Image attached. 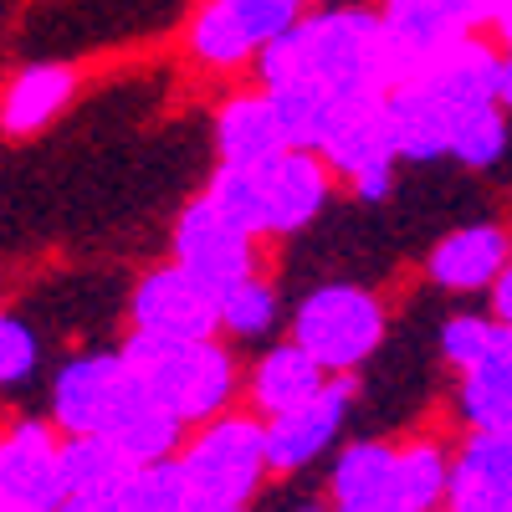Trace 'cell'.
I'll list each match as a JSON object with an SVG mask.
<instances>
[{"label":"cell","mask_w":512,"mask_h":512,"mask_svg":"<svg viewBox=\"0 0 512 512\" xmlns=\"http://www.w3.org/2000/svg\"><path fill=\"white\" fill-rule=\"evenodd\" d=\"M292 512H333V502H303V507H292Z\"/></svg>","instance_id":"obj_35"},{"label":"cell","mask_w":512,"mask_h":512,"mask_svg":"<svg viewBox=\"0 0 512 512\" xmlns=\"http://www.w3.org/2000/svg\"><path fill=\"white\" fill-rule=\"evenodd\" d=\"M502 108L512 113V52H507V72H502Z\"/></svg>","instance_id":"obj_34"},{"label":"cell","mask_w":512,"mask_h":512,"mask_svg":"<svg viewBox=\"0 0 512 512\" xmlns=\"http://www.w3.org/2000/svg\"><path fill=\"white\" fill-rule=\"evenodd\" d=\"M256 180H262L267 241H287L297 231H308L338 190V175L318 149H282L277 159L256 164Z\"/></svg>","instance_id":"obj_11"},{"label":"cell","mask_w":512,"mask_h":512,"mask_svg":"<svg viewBox=\"0 0 512 512\" xmlns=\"http://www.w3.org/2000/svg\"><path fill=\"white\" fill-rule=\"evenodd\" d=\"M395 461H400V446H390V441L344 446L338 461H333V477H328L333 512H384V507H395Z\"/></svg>","instance_id":"obj_20"},{"label":"cell","mask_w":512,"mask_h":512,"mask_svg":"<svg viewBox=\"0 0 512 512\" xmlns=\"http://www.w3.org/2000/svg\"><path fill=\"white\" fill-rule=\"evenodd\" d=\"M313 6L308 0H200L185 26V52L205 72L256 67L277 36H287Z\"/></svg>","instance_id":"obj_6"},{"label":"cell","mask_w":512,"mask_h":512,"mask_svg":"<svg viewBox=\"0 0 512 512\" xmlns=\"http://www.w3.org/2000/svg\"><path fill=\"white\" fill-rule=\"evenodd\" d=\"M180 472L195 497L216 502H251L272 477L267 461V420L256 410H226L216 420L195 425L180 446Z\"/></svg>","instance_id":"obj_4"},{"label":"cell","mask_w":512,"mask_h":512,"mask_svg":"<svg viewBox=\"0 0 512 512\" xmlns=\"http://www.w3.org/2000/svg\"><path fill=\"white\" fill-rule=\"evenodd\" d=\"M62 431L52 415H11L0 436V512H62Z\"/></svg>","instance_id":"obj_9"},{"label":"cell","mask_w":512,"mask_h":512,"mask_svg":"<svg viewBox=\"0 0 512 512\" xmlns=\"http://www.w3.org/2000/svg\"><path fill=\"white\" fill-rule=\"evenodd\" d=\"M507 256H512V231L507 226H497V221L456 226L431 246L425 277H431V287H441L451 297H477V292H492V282L507 267Z\"/></svg>","instance_id":"obj_13"},{"label":"cell","mask_w":512,"mask_h":512,"mask_svg":"<svg viewBox=\"0 0 512 512\" xmlns=\"http://www.w3.org/2000/svg\"><path fill=\"white\" fill-rule=\"evenodd\" d=\"M144 400H154V395L139 384L123 349H93V354H72L57 369L47 415L62 436H108L113 441Z\"/></svg>","instance_id":"obj_5"},{"label":"cell","mask_w":512,"mask_h":512,"mask_svg":"<svg viewBox=\"0 0 512 512\" xmlns=\"http://www.w3.org/2000/svg\"><path fill=\"white\" fill-rule=\"evenodd\" d=\"M328 379L333 374L297 344V338H277V344H267L246 369V410H256L262 420L287 415L297 405H308L313 395H323Z\"/></svg>","instance_id":"obj_14"},{"label":"cell","mask_w":512,"mask_h":512,"mask_svg":"<svg viewBox=\"0 0 512 512\" xmlns=\"http://www.w3.org/2000/svg\"><path fill=\"white\" fill-rule=\"evenodd\" d=\"M251 77L267 93L292 88V82H318L338 98H390L400 62L384 36L379 6H313L256 57Z\"/></svg>","instance_id":"obj_1"},{"label":"cell","mask_w":512,"mask_h":512,"mask_svg":"<svg viewBox=\"0 0 512 512\" xmlns=\"http://www.w3.org/2000/svg\"><path fill=\"white\" fill-rule=\"evenodd\" d=\"M384 512H400V507H384Z\"/></svg>","instance_id":"obj_36"},{"label":"cell","mask_w":512,"mask_h":512,"mask_svg":"<svg viewBox=\"0 0 512 512\" xmlns=\"http://www.w3.org/2000/svg\"><path fill=\"white\" fill-rule=\"evenodd\" d=\"M349 405H354V374H333L328 390L313 395L308 405H297L287 415H272L267 420V461H272V477H292L313 466L323 451H333L338 431L349 420Z\"/></svg>","instance_id":"obj_12"},{"label":"cell","mask_w":512,"mask_h":512,"mask_svg":"<svg viewBox=\"0 0 512 512\" xmlns=\"http://www.w3.org/2000/svg\"><path fill=\"white\" fill-rule=\"evenodd\" d=\"M502 338H507V328L482 308V313H451L446 323H441V338H436V349H441V359L456 369V374H466V369H477L482 359H492L497 349H502Z\"/></svg>","instance_id":"obj_26"},{"label":"cell","mask_w":512,"mask_h":512,"mask_svg":"<svg viewBox=\"0 0 512 512\" xmlns=\"http://www.w3.org/2000/svg\"><path fill=\"white\" fill-rule=\"evenodd\" d=\"M36 364H41L36 328L26 318L6 313V318H0V384H6V390H21V384L36 374Z\"/></svg>","instance_id":"obj_28"},{"label":"cell","mask_w":512,"mask_h":512,"mask_svg":"<svg viewBox=\"0 0 512 512\" xmlns=\"http://www.w3.org/2000/svg\"><path fill=\"white\" fill-rule=\"evenodd\" d=\"M441 512H451V507H441Z\"/></svg>","instance_id":"obj_37"},{"label":"cell","mask_w":512,"mask_h":512,"mask_svg":"<svg viewBox=\"0 0 512 512\" xmlns=\"http://www.w3.org/2000/svg\"><path fill=\"white\" fill-rule=\"evenodd\" d=\"M318 154L328 159V169L338 175V185H344L359 205L390 200V190H395V164H400L390 98H349L344 108L333 113Z\"/></svg>","instance_id":"obj_7"},{"label":"cell","mask_w":512,"mask_h":512,"mask_svg":"<svg viewBox=\"0 0 512 512\" xmlns=\"http://www.w3.org/2000/svg\"><path fill=\"white\" fill-rule=\"evenodd\" d=\"M384 328H390V313L379 292L359 282H323L287 318V338H297L328 374H359L384 344Z\"/></svg>","instance_id":"obj_3"},{"label":"cell","mask_w":512,"mask_h":512,"mask_svg":"<svg viewBox=\"0 0 512 512\" xmlns=\"http://www.w3.org/2000/svg\"><path fill=\"white\" fill-rule=\"evenodd\" d=\"M390 118H395V144H400L405 164L451 159V128H456L461 113L425 77L395 82V88H390Z\"/></svg>","instance_id":"obj_18"},{"label":"cell","mask_w":512,"mask_h":512,"mask_svg":"<svg viewBox=\"0 0 512 512\" xmlns=\"http://www.w3.org/2000/svg\"><path fill=\"white\" fill-rule=\"evenodd\" d=\"M190 512H251V502H216V497H195L190 492Z\"/></svg>","instance_id":"obj_33"},{"label":"cell","mask_w":512,"mask_h":512,"mask_svg":"<svg viewBox=\"0 0 512 512\" xmlns=\"http://www.w3.org/2000/svg\"><path fill=\"white\" fill-rule=\"evenodd\" d=\"M118 349L154 395V405H164L185 431L226 415L236 395H246V369L236 364L226 338H159L128 328Z\"/></svg>","instance_id":"obj_2"},{"label":"cell","mask_w":512,"mask_h":512,"mask_svg":"<svg viewBox=\"0 0 512 512\" xmlns=\"http://www.w3.org/2000/svg\"><path fill=\"white\" fill-rule=\"evenodd\" d=\"M128 328L159 338H221V292L169 256L128 292Z\"/></svg>","instance_id":"obj_10"},{"label":"cell","mask_w":512,"mask_h":512,"mask_svg":"<svg viewBox=\"0 0 512 512\" xmlns=\"http://www.w3.org/2000/svg\"><path fill=\"white\" fill-rule=\"evenodd\" d=\"M379 21H384V36L395 47L400 82L420 67H431L441 52H451L461 36H472L446 16L441 0H379Z\"/></svg>","instance_id":"obj_19"},{"label":"cell","mask_w":512,"mask_h":512,"mask_svg":"<svg viewBox=\"0 0 512 512\" xmlns=\"http://www.w3.org/2000/svg\"><path fill=\"white\" fill-rule=\"evenodd\" d=\"M169 256L195 272L205 287H236L256 272H267L262 262V236H251L246 226H236L226 210L210 200V195H195L180 216H175V231H169Z\"/></svg>","instance_id":"obj_8"},{"label":"cell","mask_w":512,"mask_h":512,"mask_svg":"<svg viewBox=\"0 0 512 512\" xmlns=\"http://www.w3.org/2000/svg\"><path fill=\"white\" fill-rule=\"evenodd\" d=\"M118 502L123 512H190V482L180 472V461H154V466H139Z\"/></svg>","instance_id":"obj_27"},{"label":"cell","mask_w":512,"mask_h":512,"mask_svg":"<svg viewBox=\"0 0 512 512\" xmlns=\"http://www.w3.org/2000/svg\"><path fill=\"white\" fill-rule=\"evenodd\" d=\"M282 149H292V144H287V128H282L272 93L262 82L231 88L216 108V159L221 164H267Z\"/></svg>","instance_id":"obj_15"},{"label":"cell","mask_w":512,"mask_h":512,"mask_svg":"<svg viewBox=\"0 0 512 512\" xmlns=\"http://www.w3.org/2000/svg\"><path fill=\"white\" fill-rule=\"evenodd\" d=\"M308 6H313V0H308Z\"/></svg>","instance_id":"obj_39"},{"label":"cell","mask_w":512,"mask_h":512,"mask_svg":"<svg viewBox=\"0 0 512 512\" xmlns=\"http://www.w3.org/2000/svg\"><path fill=\"white\" fill-rule=\"evenodd\" d=\"M502 52H512V0H497V16H492V31H487Z\"/></svg>","instance_id":"obj_31"},{"label":"cell","mask_w":512,"mask_h":512,"mask_svg":"<svg viewBox=\"0 0 512 512\" xmlns=\"http://www.w3.org/2000/svg\"><path fill=\"white\" fill-rule=\"evenodd\" d=\"M139 461L108 436H62V482L67 497H123Z\"/></svg>","instance_id":"obj_21"},{"label":"cell","mask_w":512,"mask_h":512,"mask_svg":"<svg viewBox=\"0 0 512 512\" xmlns=\"http://www.w3.org/2000/svg\"><path fill=\"white\" fill-rule=\"evenodd\" d=\"M282 328V287L272 272H256L221 292V338L231 344H262Z\"/></svg>","instance_id":"obj_23"},{"label":"cell","mask_w":512,"mask_h":512,"mask_svg":"<svg viewBox=\"0 0 512 512\" xmlns=\"http://www.w3.org/2000/svg\"><path fill=\"white\" fill-rule=\"evenodd\" d=\"M502 72H507V52L487 31H472V36H461L451 52H441L431 67H420L410 77H425L456 113H466V108H482V103H502Z\"/></svg>","instance_id":"obj_16"},{"label":"cell","mask_w":512,"mask_h":512,"mask_svg":"<svg viewBox=\"0 0 512 512\" xmlns=\"http://www.w3.org/2000/svg\"><path fill=\"white\" fill-rule=\"evenodd\" d=\"M487 313H492L502 328H512V256H507L502 277H497V282H492V292H487Z\"/></svg>","instance_id":"obj_30"},{"label":"cell","mask_w":512,"mask_h":512,"mask_svg":"<svg viewBox=\"0 0 512 512\" xmlns=\"http://www.w3.org/2000/svg\"><path fill=\"white\" fill-rule=\"evenodd\" d=\"M456 477V456L436 436H415L400 446L395 461V507L400 512H441L451 497Z\"/></svg>","instance_id":"obj_22"},{"label":"cell","mask_w":512,"mask_h":512,"mask_svg":"<svg viewBox=\"0 0 512 512\" xmlns=\"http://www.w3.org/2000/svg\"><path fill=\"white\" fill-rule=\"evenodd\" d=\"M507 512H512V502H507Z\"/></svg>","instance_id":"obj_38"},{"label":"cell","mask_w":512,"mask_h":512,"mask_svg":"<svg viewBox=\"0 0 512 512\" xmlns=\"http://www.w3.org/2000/svg\"><path fill=\"white\" fill-rule=\"evenodd\" d=\"M200 195H210L236 226H246L251 236L267 241V210H262V180H256V164H216Z\"/></svg>","instance_id":"obj_25"},{"label":"cell","mask_w":512,"mask_h":512,"mask_svg":"<svg viewBox=\"0 0 512 512\" xmlns=\"http://www.w3.org/2000/svg\"><path fill=\"white\" fill-rule=\"evenodd\" d=\"M441 6L461 31H492V16H497V0H441Z\"/></svg>","instance_id":"obj_29"},{"label":"cell","mask_w":512,"mask_h":512,"mask_svg":"<svg viewBox=\"0 0 512 512\" xmlns=\"http://www.w3.org/2000/svg\"><path fill=\"white\" fill-rule=\"evenodd\" d=\"M82 88V72L72 62H26L21 72H11L6 98H0V128L6 139L21 144L31 134H41Z\"/></svg>","instance_id":"obj_17"},{"label":"cell","mask_w":512,"mask_h":512,"mask_svg":"<svg viewBox=\"0 0 512 512\" xmlns=\"http://www.w3.org/2000/svg\"><path fill=\"white\" fill-rule=\"evenodd\" d=\"M62 512H123L118 497H67Z\"/></svg>","instance_id":"obj_32"},{"label":"cell","mask_w":512,"mask_h":512,"mask_svg":"<svg viewBox=\"0 0 512 512\" xmlns=\"http://www.w3.org/2000/svg\"><path fill=\"white\" fill-rule=\"evenodd\" d=\"M512 144V113L502 103H482V108H466L451 128V159L472 175H487V169L502 164Z\"/></svg>","instance_id":"obj_24"}]
</instances>
